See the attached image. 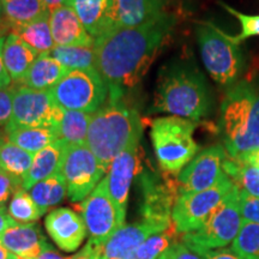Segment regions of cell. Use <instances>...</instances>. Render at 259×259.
<instances>
[{
  "mask_svg": "<svg viewBox=\"0 0 259 259\" xmlns=\"http://www.w3.org/2000/svg\"><path fill=\"white\" fill-rule=\"evenodd\" d=\"M241 225L239 189L234 186L208 221L197 231L181 235V241L197 253L223 248L234 241Z\"/></svg>",
  "mask_w": 259,
  "mask_h": 259,
  "instance_id": "obj_7",
  "label": "cell"
},
{
  "mask_svg": "<svg viewBox=\"0 0 259 259\" xmlns=\"http://www.w3.org/2000/svg\"><path fill=\"white\" fill-rule=\"evenodd\" d=\"M67 147H69V144L64 139H58L57 142L35 154L30 169L23 179L22 189L29 191L38 181H42L54 176L56 173H59L61 167H63Z\"/></svg>",
  "mask_w": 259,
  "mask_h": 259,
  "instance_id": "obj_21",
  "label": "cell"
},
{
  "mask_svg": "<svg viewBox=\"0 0 259 259\" xmlns=\"http://www.w3.org/2000/svg\"><path fill=\"white\" fill-rule=\"evenodd\" d=\"M64 108L54 102L50 90H35L25 85L14 88V112L5 131L15 127H57Z\"/></svg>",
  "mask_w": 259,
  "mask_h": 259,
  "instance_id": "obj_10",
  "label": "cell"
},
{
  "mask_svg": "<svg viewBox=\"0 0 259 259\" xmlns=\"http://www.w3.org/2000/svg\"><path fill=\"white\" fill-rule=\"evenodd\" d=\"M0 4H2V2H0ZM0 9H2V5H0Z\"/></svg>",
  "mask_w": 259,
  "mask_h": 259,
  "instance_id": "obj_51",
  "label": "cell"
},
{
  "mask_svg": "<svg viewBox=\"0 0 259 259\" xmlns=\"http://www.w3.org/2000/svg\"><path fill=\"white\" fill-rule=\"evenodd\" d=\"M223 170L240 191L259 197V166L248 157L227 156Z\"/></svg>",
  "mask_w": 259,
  "mask_h": 259,
  "instance_id": "obj_27",
  "label": "cell"
},
{
  "mask_svg": "<svg viewBox=\"0 0 259 259\" xmlns=\"http://www.w3.org/2000/svg\"><path fill=\"white\" fill-rule=\"evenodd\" d=\"M8 212L18 223H34L42 216V212L31 198L30 193L23 189L18 190L12 196Z\"/></svg>",
  "mask_w": 259,
  "mask_h": 259,
  "instance_id": "obj_34",
  "label": "cell"
},
{
  "mask_svg": "<svg viewBox=\"0 0 259 259\" xmlns=\"http://www.w3.org/2000/svg\"><path fill=\"white\" fill-rule=\"evenodd\" d=\"M92 114L78 111L64 109L59 124L60 139L69 145H84L87 143Z\"/></svg>",
  "mask_w": 259,
  "mask_h": 259,
  "instance_id": "obj_31",
  "label": "cell"
},
{
  "mask_svg": "<svg viewBox=\"0 0 259 259\" xmlns=\"http://www.w3.org/2000/svg\"><path fill=\"white\" fill-rule=\"evenodd\" d=\"M170 226L158 225L145 220L132 225L121 226L105 244L101 245L103 257L105 259H136L138 248L148 238L164 232Z\"/></svg>",
  "mask_w": 259,
  "mask_h": 259,
  "instance_id": "obj_16",
  "label": "cell"
},
{
  "mask_svg": "<svg viewBox=\"0 0 259 259\" xmlns=\"http://www.w3.org/2000/svg\"><path fill=\"white\" fill-rule=\"evenodd\" d=\"M161 259H203V257L187 247L183 241H177L161 254Z\"/></svg>",
  "mask_w": 259,
  "mask_h": 259,
  "instance_id": "obj_39",
  "label": "cell"
},
{
  "mask_svg": "<svg viewBox=\"0 0 259 259\" xmlns=\"http://www.w3.org/2000/svg\"><path fill=\"white\" fill-rule=\"evenodd\" d=\"M211 109V90L196 64L177 59L161 67L151 112L198 121L206 118Z\"/></svg>",
  "mask_w": 259,
  "mask_h": 259,
  "instance_id": "obj_2",
  "label": "cell"
},
{
  "mask_svg": "<svg viewBox=\"0 0 259 259\" xmlns=\"http://www.w3.org/2000/svg\"><path fill=\"white\" fill-rule=\"evenodd\" d=\"M54 102L67 111L93 114L108 99V85L96 69L70 70L50 89Z\"/></svg>",
  "mask_w": 259,
  "mask_h": 259,
  "instance_id": "obj_8",
  "label": "cell"
},
{
  "mask_svg": "<svg viewBox=\"0 0 259 259\" xmlns=\"http://www.w3.org/2000/svg\"><path fill=\"white\" fill-rule=\"evenodd\" d=\"M203 259H241L236 255L232 250L227 248H218V250H209L199 253Z\"/></svg>",
  "mask_w": 259,
  "mask_h": 259,
  "instance_id": "obj_42",
  "label": "cell"
},
{
  "mask_svg": "<svg viewBox=\"0 0 259 259\" xmlns=\"http://www.w3.org/2000/svg\"><path fill=\"white\" fill-rule=\"evenodd\" d=\"M15 222V220L9 215V212L6 211L4 206H0V235H2L10 226L14 225Z\"/></svg>",
  "mask_w": 259,
  "mask_h": 259,
  "instance_id": "obj_44",
  "label": "cell"
},
{
  "mask_svg": "<svg viewBox=\"0 0 259 259\" xmlns=\"http://www.w3.org/2000/svg\"><path fill=\"white\" fill-rule=\"evenodd\" d=\"M60 171L66 181L71 202H82L105 178L107 169L84 144L67 147Z\"/></svg>",
  "mask_w": 259,
  "mask_h": 259,
  "instance_id": "obj_11",
  "label": "cell"
},
{
  "mask_svg": "<svg viewBox=\"0 0 259 259\" xmlns=\"http://www.w3.org/2000/svg\"><path fill=\"white\" fill-rule=\"evenodd\" d=\"M5 17L12 27H19L51 15L42 0H0Z\"/></svg>",
  "mask_w": 259,
  "mask_h": 259,
  "instance_id": "obj_28",
  "label": "cell"
},
{
  "mask_svg": "<svg viewBox=\"0 0 259 259\" xmlns=\"http://www.w3.org/2000/svg\"><path fill=\"white\" fill-rule=\"evenodd\" d=\"M5 37H0V89L9 88L11 84V77L6 70L4 64V57H3V50H4Z\"/></svg>",
  "mask_w": 259,
  "mask_h": 259,
  "instance_id": "obj_43",
  "label": "cell"
},
{
  "mask_svg": "<svg viewBox=\"0 0 259 259\" xmlns=\"http://www.w3.org/2000/svg\"><path fill=\"white\" fill-rule=\"evenodd\" d=\"M114 0H67L87 31L95 38L111 31V16Z\"/></svg>",
  "mask_w": 259,
  "mask_h": 259,
  "instance_id": "obj_22",
  "label": "cell"
},
{
  "mask_svg": "<svg viewBox=\"0 0 259 259\" xmlns=\"http://www.w3.org/2000/svg\"><path fill=\"white\" fill-rule=\"evenodd\" d=\"M0 259H17V255L10 252L8 248L0 244Z\"/></svg>",
  "mask_w": 259,
  "mask_h": 259,
  "instance_id": "obj_47",
  "label": "cell"
},
{
  "mask_svg": "<svg viewBox=\"0 0 259 259\" xmlns=\"http://www.w3.org/2000/svg\"><path fill=\"white\" fill-rule=\"evenodd\" d=\"M176 23V17L164 12L138 27L114 29L96 38L97 71L108 85L109 100L122 99L143 79Z\"/></svg>",
  "mask_w": 259,
  "mask_h": 259,
  "instance_id": "obj_1",
  "label": "cell"
},
{
  "mask_svg": "<svg viewBox=\"0 0 259 259\" xmlns=\"http://www.w3.org/2000/svg\"><path fill=\"white\" fill-rule=\"evenodd\" d=\"M239 208L244 221L259 225V197L251 196L239 190Z\"/></svg>",
  "mask_w": 259,
  "mask_h": 259,
  "instance_id": "obj_37",
  "label": "cell"
},
{
  "mask_svg": "<svg viewBox=\"0 0 259 259\" xmlns=\"http://www.w3.org/2000/svg\"><path fill=\"white\" fill-rule=\"evenodd\" d=\"M227 151L222 144H213L193 157L178 176L180 194L208 190L226 177L223 170Z\"/></svg>",
  "mask_w": 259,
  "mask_h": 259,
  "instance_id": "obj_14",
  "label": "cell"
},
{
  "mask_svg": "<svg viewBox=\"0 0 259 259\" xmlns=\"http://www.w3.org/2000/svg\"><path fill=\"white\" fill-rule=\"evenodd\" d=\"M21 189L22 186H19L11 177L0 170V206H4L11 194H15Z\"/></svg>",
  "mask_w": 259,
  "mask_h": 259,
  "instance_id": "obj_40",
  "label": "cell"
},
{
  "mask_svg": "<svg viewBox=\"0 0 259 259\" xmlns=\"http://www.w3.org/2000/svg\"><path fill=\"white\" fill-rule=\"evenodd\" d=\"M138 112L122 100H109L92 114L87 147L107 170L124 149L142 136Z\"/></svg>",
  "mask_w": 259,
  "mask_h": 259,
  "instance_id": "obj_4",
  "label": "cell"
},
{
  "mask_svg": "<svg viewBox=\"0 0 259 259\" xmlns=\"http://www.w3.org/2000/svg\"><path fill=\"white\" fill-rule=\"evenodd\" d=\"M246 157H248L252 162H254L257 166H259V151H258V153H255L253 155H250V156H246Z\"/></svg>",
  "mask_w": 259,
  "mask_h": 259,
  "instance_id": "obj_48",
  "label": "cell"
},
{
  "mask_svg": "<svg viewBox=\"0 0 259 259\" xmlns=\"http://www.w3.org/2000/svg\"><path fill=\"white\" fill-rule=\"evenodd\" d=\"M69 69L60 64L50 53H42L29 70L23 85L35 90H50L69 72Z\"/></svg>",
  "mask_w": 259,
  "mask_h": 259,
  "instance_id": "obj_24",
  "label": "cell"
},
{
  "mask_svg": "<svg viewBox=\"0 0 259 259\" xmlns=\"http://www.w3.org/2000/svg\"><path fill=\"white\" fill-rule=\"evenodd\" d=\"M167 0H114L111 30L134 28L164 14Z\"/></svg>",
  "mask_w": 259,
  "mask_h": 259,
  "instance_id": "obj_19",
  "label": "cell"
},
{
  "mask_svg": "<svg viewBox=\"0 0 259 259\" xmlns=\"http://www.w3.org/2000/svg\"><path fill=\"white\" fill-rule=\"evenodd\" d=\"M139 141L132 142L113 160L108 174H107L109 193H111L113 202H114L116 210H118L119 219L124 225L126 220L130 186H131L132 180L139 170Z\"/></svg>",
  "mask_w": 259,
  "mask_h": 259,
  "instance_id": "obj_15",
  "label": "cell"
},
{
  "mask_svg": "<svg viewBox=\"0 0 259 259\" xmlns=\"http://www.w3.org/2000/svg\"><path fill=\"white\" fill-rule=\"evenodd\" d=\"M50 54L69 70H97L95 47L56 46Z\"/></svg>",
  "mask_w": 259,
  "mask_h": 259,
  "instance_id": "obj_32",
  "label": "cell"
},
{
  "mask_svg": "<svg viewBox=\"0 0 259 259\" xmlns=\"http://www.w3.org/2000/svg\"><path fill=\"white\" fill-rule=\"evenodd\" d=\"M235 185L228 176L208 190L183 193L178 197L171 211V221L179 234L199 229Z\"/></svg>",
  "mask_w": 259,
  "mask_h": 259,
  "instance_id": "obj_9",
  "label": "cell"
},
{
  "mask_svg": "<svg viewBox=\"0 0 259 259\" xmlns=\"http://www.w3.org/2000/svg\"><path fill=\"white\" fill-rule=\"evenodd\" d=\"M38 56L40 54L34 48L25 44L14 32L5 38L3 57L6 70L14 82L23 83L25 76Z\"/></svg>",
  "mask_w": 259,
  "mask_h": 259,
  "instance_id": "obj_23",
  "label": "cell"
},
{
  "mask_svg": "<svg viewBox=\"0 0 259 259\" xmlns=\"http://www.w3.org/2000/svg\"><path fill=\"white\" fill-rule=\"evenodd\" d=\"M6 136L11 143L34 155L60 139L59 128L47 126L10 128L6 131Z\"/></svg>",
  "mask_w": 259,
  "mask_h": 259,
  "instance_id": "obj_26",
  "label": "cell"
},
{
  "mask_svg": "<svg viewBox=\"0 0 259 259\" xmlns=\"http://www.w3.org/2000/svg\"><path fill=\"white\" fill-rule=\"evenodd\" d=\"M156 259H161V255H160V257H157V258H156Z\"/></svg>",
  "mask_w": 259,
  "mask_h": 259,
  "instance_id": "obj_50",
  "label": "cell"
},
{
  "mask_svg": "<svg viewBox=\"0 0 259 259\" xmlns=\"http://www.w3.org/2000/svg\"><path fill=\"white\" fill-rule=\"evenodd\" d=\"M85 223L90 240L103 245L116 229L124 226L108 190L107 176L100 181L92 193L78 205Z\"/></svg>",
  "mask_w": 259,
  "mask_h": 259,
  "instance_id": "obj_12",
  "label": "cell"
},
{
  "mask_svg": "<svg viewBox=\"0 0 259 259\" xmlns=\"http://www.w3.org/2000/svg\"><path fill=\"white\" fill-rule=\"evenodd\" d=\"M14 34L21 37L31 48H34L38 54L50 53L56 47L51 31L50 16L37 19L31 23L15 27Z\"/></svg>",
  "mask_w": 259,
  "mask_h": 259,
  "instance_id": "obj_30",
  "label": "cell"
},
{
  "mask_svg": "<svg viewBox=\"0 0 259 259\" xmlns=\"http://www.w3.org/2000/svg\"><path fill=\"white\" fill-rule=\"evenodd\" d=\"M17 259H27V258H23V257H18V255H17Z\"/></svg>",
  "mask_w": 259,
  "mask_h": 259,
  "instance_id": "obj_49",
  "label": "cell"
},
{
  "mask_svg": "<svg viewBox=\"0 0 259 259\" xmlns=\"http://www.w3.org/2000/svg\"><path fill=\"white\" fill-rule=\"evenodd\" d=\"M34 154L29 153L18 145L0 137V170L8 174L19 186L30 169Z\"/></svg>",
  "mask_w": 259,
  "mask_h": 259,
  "instance_id": "obj_25",
  "label": "cell"
},
{
  "mask_svg": "<svg viewBox=\"0 0 259 259\" xmlns=\"http://www.w3.org/2000/svg\"><path fill=\"white\" fill-rule=\"evenodd\" d=\"M70 259H105V257L102 254L101 245L96 244L89 239V241L82 250L70 257Z\"/></svg>",
  "mask_w": 259,
  "mask_h": 259,
  "instance_id": "obj_41",
  "label": "cell"
},
{
  "mask_svg": "<svg viewBox=\"0 0 259 259\" xmlns=\"http://www.w3.org/2000/svg\"><path fill=\"white\" fill-rule=\"evenodd\" d=\"M45 226L52 240L65 252L78 250L88 233L83 219L69 208L51 211L45 220Z\"/></svg>",
  "mask_w": 259,
  "mask_h": 259,
  "instance_id": "obj_17",
  "label": "cell"
},
{
  "mask_svg": "<svg viewBox=\"0 0 259 259\" xmlns=\"http://www.w3.org/2000/svg\"><path fill=\"white\" fill-rule=\"evenodd\" d=\"M36 259H70V257H64V255H61L58 253V252L52 250V247L50 246V247L45 248Z\"/></svg>",
  "mask_w": 259,
  "mask_h": 259,
  "instance_id": "obj_45",
  "label": "cell"
},
{
  "mask_svg": "<svg viewBox=\"0 0 259 259\" xmlns=\"http://www.w3.org/2000/svg\"><path fill=\"white\" fill-rule=\"evenodd\" d=\"M50 24L56 46H95V38L87 31L74 10L69 5L51 12Z\"/></svg>",
  "mask_w": 259,
  "mask_h": 259,
  "instance_id": "obj_18",
  "label": "cell"
},
{
  "mask_svg": "<svg viewBox=\"0 0 259 259\" xmlns=\"http://www.w3.org/2000/svg\"><path fill=\"white\" fill-rule=\"evenodd\" d=\"M143 193V203L141 212L145 221L163 226H170L171 211L178 197L180 196L178 178L174 179L173 174L166 173L158 177L150 171H143L139 177Z\"/></svg>",
  "mask_w": 259,
  "mask_h": 259,
  "instance_id": "obj_13",
  "label": "cell"
},
{
  "mask_svg": "<svg viewBox=\"0 0 259 259\" xmlns=\"http://www.w3.org/2000/svg\"><path fill=\"white\" fill-rule=\"evenodd\" d=\"M231 250L241 259H259V225L244 221Z\"/></svg>",
  "mask_w": 259,
  "mask_h": 259,
  "instance_id": "obj_33",
  "label": "cell"
},
{
  "mask_svg": "<svg viewBox=\"0 0 259 259\" xmlns=\"http://www.w3.org/2000/svg\"><path fill=\"white\" fill-rule=\"evenodd\" d=\"M0 244L10 252L27 259H36L50 247L40 227L35 223L15 222L0 235Z\"/></svg>",
  "mask_w": 259,
  "mask_h": 259,
  "instance_id": "obj_20",
  "label": "cell"
},
{
  "mask_svg": "<svg viewBox=\"0 0 259 259\" xmlns=\"http://www.w3.org/2000/svg\"><path fill=\"white\" fill-rule=\"evenodd\" d=\"M219 5H221L223 9L226 10L228 14L238 19L241 24V32L239 35H234L235 41L238 44H241L242 41L247 40V38L259 36V15H247L244 14V12L238 11L232 6H229L226 3L219 0Z\"/></svg>",
  "mask_w": 259,
  "mask_h": 259,
  "instance_id": "obj_36",
  "label": "cell"
},
{
  "mask_svg": "<svg viewBox=\"0 0 259 259\" xmlns=\"http://www.w3.org/2000/svg\"><path fill=\"white\" fill-rule=\"evenodd\" d=\"M67 194L66 181L63 173H56L47 179L38 181L30 189V196L44 215L52 206L59 204Z\"/></svg>",
  "mask_w": 259,
  "mask_h": 259,
  "instance_id": "obj_29",
  "label": "cell"
},
{
  "mask_svg": "<svg viewBox=\"0 0 259 259\" xmlns=\"http://www.w3.org/2000/svg\"><path fill=\"white\" fill-rule=\"evenodd\" d=\"M179 235L174 225H171L164 232L151 235L138 248L136 259H156L164 253L174 242L178 241L177 238Z\"/></svg>",
  "mask_w": 259,
  "mask_h": 259,
  "instance_id": "obj_35",
  "label": "cell"
},
{
  "mask_svg": "<svg viewBox=\"0 0 259 259\" xmlns=\"http://www.w3.org/2000/svg\"><path fill=\"white\" fill-rule=\"evenodd\" d=\"M220 128L229 157H246L258 153L259 76H244L228 87L221 103Z\"/></svg>",
  "mask_w": 259,
  "mask_h": 259,
  "instance_id": "obj_3",
  "label": "cell"
},
{
  "mask_svg": "<svg viewBox=\"0 0 259 259\" xmlns=\"http://www.w3.org/2000/svg\"><path fill=\"white\" fill-rule=\"evenodd\" d=\"M42 2H44V4L47 6L48 11L53 12L56 11L57 9L61 8V6L66 5L67 0H42Z\"/></svg>",
  "mask_w": 259,
  "mask_h": 259,
  "instance_id": "obj_46",
  "label": "cell"
},
{
  "mask_svg": "<svg viewBox=\"0 0 259 259\" xmlns=\"http://www.w3.org/2000/svg\"><path fill=\"white\" fill-rule=\"evenodd\" d=\"M14 112V88L0 89V127H8Z\"/></svg>",
  "mask_w": 259,
  "mask_h": 259,
  "instance_id": "obj_38",
  "label": "cell"
},
{
  "mask_svg": "<svg viewBox=\"0 0 259 259\" xmlns=\"http://www.w3.org/2000/svg\"><path fill=\"white\" fill-rule=\"evenodd\" d=\"M196 36L200 59L209 76L222 87H231L240 79L244 56L234 35H228L212 22L197 23Z\"/></svg>",
  "mask_w": 259,
  "mask_h": 259,
  "instance_id": "obj_5",
  "label": "cell"
},
{
  "mask_svg": "<svg viewBox=\"0 0 259 259\" xmlns=\"http://www.w3.org/2000/svg\"><path fill=\"white\" fill-rule=\"evenodd\" d=\"M197 122L176 115L161 116L151 122L150 137L157 162L166 173L179 176L199 147L193 134Z\"/></svg>",
  "mask_w": 259,
  "mask_h": 259,
  "instance_id": "obj_6",
  "label": "cell"
}]
</instances>
